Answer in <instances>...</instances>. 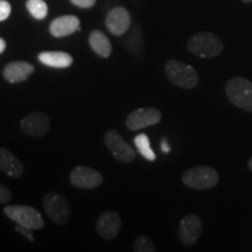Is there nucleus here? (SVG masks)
Wrapping results in <instances>:
<instances>
[{
    "label": "nucleus",
    "instance_id": "412c9836",
    "mask_svg": "<svg viewBox=\"0 0 252 252\" xmlns=\"http://www.w3.org/2000/svg\"><path fill=\"white\" fill-rule=\"evenodd\" d=\"M26 7L32 17L36 20H43L48 14V6L43 0H27Z\"/></svg>",
    "mask_w": 252,
    "mask_h": 252
},
{
    "label": "nucleus",
    "instance_id": "f257e3e1",
    "mask_svg": "<svg viewBox=\"0 0 252 252\" xmlns=\"http://www.w3.org/2000/svg\"><path fill=\"white\" fill-rule=\"evenodd\" d=\"M187 49L198 58L214 59L223 52L224 45L216 34L210 32H201L188 40Z\"/></svg>",
    "mask_w": 252,
    "mask_h": 252
},
{
    "label": "nucleus",
    "instance_id": "6ab92c4d",
    "mask_svg": "<svg viewBox=\"0 0 252 252\" xmlns=\"http://www.w3.org/2000/svg\"><path fill=\"white\" fill-rule=\"evenodd\" d=\"M89 45L91 49L100 58L108 59L112 53V46L109 37L100 31H93L89 35Z\"/></svg>",
    "mask_w": 252,
    "mask_h": 252
},
{
    "label": "nucleus",
    "instance_id": "20e7f679",
    "mask_svg": "<svg viewBox=\"0 0 252 252\" xmlns=\"http://www.w3.org/2000/svg\"><path fill=\"white\" fill-rule=\"evenodd\" d=\"M220 174L210 166H196L189 168L182 175V182L189 188L204 190L210 189L219 184Z\"/></svg>",
    "mask_w": 252,
    "mask_h": 252
},
{
    "label": "nucleus",
    "instance_id": "5701e85b",
    "mask_svg": "<svg viewBox=\"0 0 252 252\" xmlns=\"http://www.w3.org/2000/svg\"><path fill=\"white\" fill-rule=\"evenodd\" d=\"M11 4L6 0H0V21H4L11 14Z\"/></svg>",
    "mask_w": 252,
    "mask_h": 252
},
{
    "label": "nucleus",
    "instance_id": "bb28decb",
    "mask_svg": "<svg viewBox=\"0 0 252 252\" xmlns=\"http://www.w3.org/2000/svg\"><path fill=\"white\" fill-rule=\"evenodd\" d=\"M6 47H7V45H6V41L0 37V54H2V53L5 52Z\"/></svg>",
    "mask_w": 252,
    "mask_h": 252
},
{
    "label": "nucleus",
    "instance_id": "4be33fe9",
    "mask_svg": "<svg viewBox=\"0 0 252 252\" xmlns=\"http://www.w3.org/2000/svg\"><path fill=\"white\" fill-rule=\"evenodd\" d=\"M134 252H156L157 248L152 239L147 236H139L133 243Z\"/></svg>",
    "mask_w": 252,
    "mask_h": 252
},
{
    "label": "nucleus",
    "instance_id": "a878e982",
    "mask_svg": "<svg viewBox=\"0 0 252 252\" xmlns=\"http://www.w3.org/2000/svg\"><path fill=\"white\" fill-rule=\"evenodd\" d=\"M15 231L20 232L21 235L25 236V237H26L30 242H32V243H33L34 239H35L33 237V235H32V232H31V231H33V230H31V229L24 228V226H21V225H17V226H15Z\"/></svg>",
    "mask_w": 252,
    "mask_h": 252
},
{
    "label": "nucleus",
    "instance_id": "6e6552de",
    "mask_svg": "<svg viewBox=\"0 0 252 252\" xmlns=\"http://www.w3.org/2000/svg\"><path fill=\"white\" fill-rule=\"evenodd\" d=\"M162 118L161 112L156 108H140L132 111L125 121L126 127L130 131H138L141 128L157 125Z\"/></svg>",
    "mask_w": 252,
    "mask_h": 252
},
{
    "label": "nucleus",
    "instance_id": "393cba45",
    "mask_svg": "<svg viewBox=\"0 0 252 252\" xmlns=\"http://www.w3.org/2000/svg\"><path fill=\"white\" fill-rule=\"evenodd\" d=\"M70 1L81 8H91L96 4V0H70Z\"/></svg>",
    "mask_w": 252,
    "mask_h": 252
},
{
    "label": "nucleus",
    "instance_id": "4468645a",
    "mask_svg": "<svg viewBox=\"0 0 252 252\" xmlns=\"http://www.w3.org/2000/svg\"><path fill=\"white\" fill-rule=\"evenodd\" d=\"M35 71L33 64L26 61L9 62L2 69V76L8 83H21L28 80L33 72Z\"/></svg>",
    "mask_w": 252,
    "mask_h": 252
},
{
    "label": "nucleus",
    "instance_id": "f3484780",
    "mask_svg": "<svg viewBox=\"0 0 252 252\" xmlns=\"http://www.w3.org/2000/svg\"><path fill=\"white\" fill-rule=\"evenodd\" d=\"M127 37L124 39V45L130 50V53L139 61L144 60V35L140 25L135 23L133 26L127 31Z\"/></svg>",
    "mask_w": 252,
    "mask_h": 252
},
{
    "label": "nucleus",
    "instance_id": "a211bd4d",
    "mask_svg": "<svg viewBox=\"0 0 252 252\" xmlns=\"http://www.w3.org/2000/svg\"><path fill=\"white\" fill-rule=\"evenodd\" d=\"M37 60L47 67L55 69L69 68L74 62L72 56L65 52H41Z\"/></svg>",
    "mask_w": 252,
    "mask_h": 252
},
{
    "label": "nucleus",
    "instance_id": "cd10ccee",
    "mask_svg": "<svg viewBox=\"0 0 252 252\" xmlns=\"http://www.w3.org/2000/svg\"><path fill=\"white\" fill-rule=\"evenodd\" d=\"M161 150H162V152H165V153H168L169 152V147H168V144L166 143V139L162 140Z\"/></svg>",
    "mask_w": 252,
    "mask_h": 252
},
{
    "label": "nucleus",
    "instance_id": "c85d7f7f",
    "mask_svg": "<svg viewBox=\"0 0 252 252\" xmlns=\"http://www.w3.org/2000/svg\"><path fill=\"white\" fill-rule=\"evenodd\" d=\"M248 167H249V168H250V171L252 172V157L250 158V159H249V161H248Z\"/></svg>",
    "mask_w": 252,
    "mask_h": 252
},
{
    "label": "nucleus",
    "instance_id": "ddd939ff",
    "mask_svg": "<svg viewBox=\"0 0 252 252\" xmlns=\"http://www.w3.org/2000/svg\"><path fill=\"white\" fill-rule=\"evenodd\" d=\"M105 25L113 35H124L131 27V15L124 7H115L106 15Z\"/></svg>",
    "mask_w": 252,
    "mask_h": 252
},
{
    "label": "nucleus",
    "instance_id": "7ed1b4c3",
    "mask_svg": "<svg viewBox=\"0 0 252 252\" xmlns=\"http://www.w3.org/2000/svg\"><path fill=\"white\" fill-rule=\"evenodd\" d=\"M228 99L237 108L252 112V82L244 77L230 78L225 84Z\"/></svg>",
    "mask_w": 252,
    "mask_h": 252
},
{
    "label": "nucleus",
    "instance_id": "0eeeda50",
    "mask_svg": "<svg viewBox=\"0 0 252 252\" xmlns=\"http://www.w3.org/2000/svg\"><path fill=\"white\" fill-rule=\"evenodd\" d=\"M104 143L112 157L121 163H130L135 159V151L116 130H109L104 134Z\"/></svg>",
    "mask_w": 252,
    "mask_h": 252
},
{
    "label": "nucleus",
    "instance_id": "c756f323",
    "mask_svg": "<svg viewBox=\"0 0 252 252\" xmlns=\"http://www.w3.org/2000/svg\"><path fill=\"white\" fill-rule=\"evenodd\" d=\"M242 1L245 2V4H249V2H252V0H242Z\"/></svg>",
    "mask_w": 252,
    "mask_h": 252
},
{
    "label": "nucleus",
    "instance_id": "1a4fd4ad",
    "mask_svg": "<svg viewBox=\"0 0 252 252\" xmlns=\"http://www.w3.org/2000/svg\"><path fill=\"white\" fill-rule=\"evenodd\" d=\"M20 130L31 137H43L50 130V119L43 112H31L21 119Z\"/></svg>",
    "mask_w": 252,
    "mask_h": 252
},
{
    "label": "nucleus",
    "instance_id": "f8f14e48",
    "mask_svg": "<svg viewBox=\"0 0 252 252\" xmlns=\"http://www.w3.org/2000/svg\"><path fill=\"white\" fill-rule=\"evenodd\" d=\"M122 229V220L118 213L113 210H106L97 219V234L105 241H112L119 235Z\"/></svg>",
    "mask_w": 252,
    "mask_h": 252
},
{
    "label": "nucleus",
    "instance_id": "39448f33",
    "mask_svg": "<svg viewBox=\"0 0 252 252\" xmlns=\"http://www.w3.org/2000/svg\"><path fill=\"white\" fill-rule=\"evenodd\" d=\"M42 207L46 215L58 225H65L71 217V208L68 200L58 193H47L43 196Z\"/></svg>",
    "mask_w": 252,
    "mask_h": 252
},
{
    "label": "nucleus",
    "instance_id": "9d476101",
    "mask_svg": "<svg viewBox=\"0 0 252 252\" xmlns=\"http://www.w3.org/2000/svg\"><path fill=\"white\" fill-rule=\"evenodd\" d=\"M202 220L194 214H188L181 220L179 225V237L186 247L194 245L202 235Z\"/></svg>",
    "mask_w": 252,
    "mask_h": 252
},
{
    "label": "nucleus",
    "instance_id": "dca6fc26",
    "mask_svg": "<svg viewBox=\"0 0 252 252\" xmlns=\"http://www.w3.org/2000/svg\"><path fill=\"white\" fill-rule=\"evenodd\" d=\"M0 171L11 178H20L24 174V165L11 151L0 147Z\"/></svg>",
    "mask_w": 252,
    "mask_h": 252
},
{
    "label": "nucleus",
    "instance_id": "9b49d317",
    "mask_svg": "<svg viewBox=\"0 0 252 252\" xmlns=\"http://www.w3.org/2000/svg\"><path fill=\"white\" fill-rule=\"evenodd\" d=\"M72 186L80 189H94L103 184V176L98 171L86 166H77L70 173Z\"/></svg>",
    "mask_w": 252,
    "mask_h": 252
},
{
    "label": "nucleus",
    "instance_id": "b1692460",
    "mask_svg": "<svg viewBox=\"0 0 252 252\" xmlns=\"http://www.w3.org/2000/svg\"><path fill=\"white\" fill-rule=\"evenodd\" d=\"M12 191L6 186L0 184V203H7L12 200Z\"/></svg>",
    "mask_w": 252,
    "mask_h": 252
},
{
    "label": "nucleus",
    "instance_id": "aec40b11",
    "mask_svg": "<svg viewBox=\"0 0 252 252\" xmlns=\"http://www.w3.org/2000/svg\"><path fill=\"white\" fill-rule=\"evenodd\" d=\"M133 141H134L135 147H137L138 152H139L145 159L149 160V161H154V160L157 159L156 153H154L153 150L151 149L150 139L149 137H147V134L139 133L134 138Z\"/></svg>",
    "mask_w": 252,
    "mask_h": 252
},
{
    "label": "nucleus",
    "instance_id": "f03ea898",
    "mask_svg": "<svg viewBox=\"0 0 252 252\" xmlns=\"http://www.w3.org/2000/svg\"><path fill=\"white\" fill-rule=\"evenodd\" d=\"M165 72L167 78L181 89H194L200 82V77L195 68L178 60H168L165 63Z\"/></svg>",
    "mask_w": 252,
    "mask_h": 252
},
{
    "label": "nucleus",
    "instance_id": "423d86ee",
    "mask_svg": "<svg viewBox=\"0 0 252 252\" xmlns=\"http://www.w3.org/2000/svg\"><path fill=\"white\" fill-rule=\"evenodd\" d=\"M4 214L17 223L18 225L31 230L42 229L45 225L41 214L37 209L30 206H7L4 209Z\"/></svg>",
    "mask_w": 252,
    "mask_h": 252
},
{
    "label": "nucleus",
    "instance_id": "2eb2a0df",
    "mask_svg": "<svg viewBox=\"0 0 252 252\" xmlns=\"http://www.w3.org/2000/svg\"><path fill=\"white\" fill-rule=\"evenodd\" d=\"M80 31V19L75 15H62L56 18L49 26L50 34L54 37H64Z\"/></svg>",
    "mask_w": 252,
    "mask_h": 252
}]
</instances>
